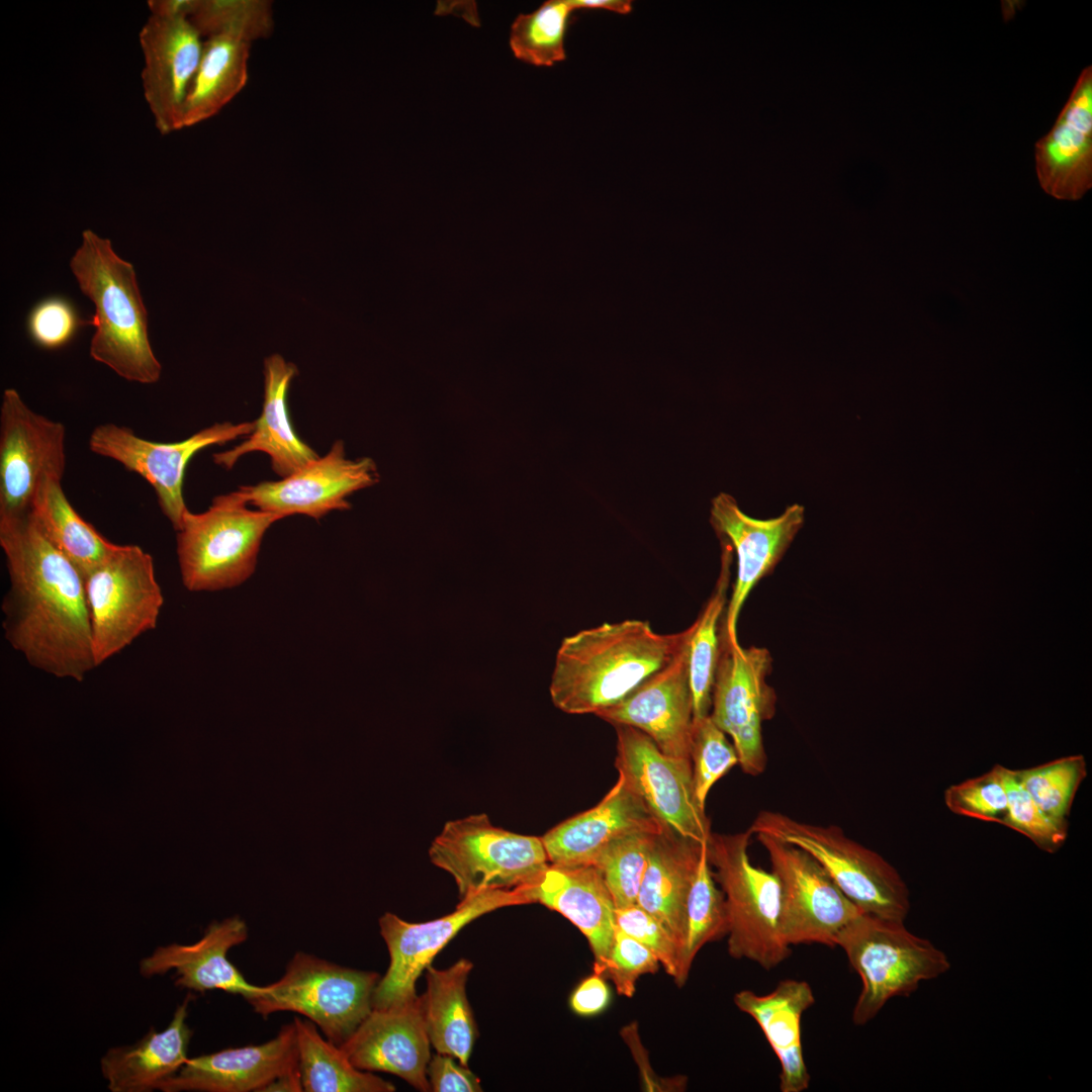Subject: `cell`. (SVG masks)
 Returning <instances> with one entry per match:
<instances>
[{
    "label": "cell",
    "mask_w": 1092,
    "mask_h": 1092,
    "mask_svg": "<svg viewBox=\"0 0 1092 1092\" xmlns=\"http://www.w3.org/2000/svg\"><path fill=\"white\" fill-rule=\"evenodd\" d=\"M615 919L617 927L646 946L680 987L679 946L667 930L637 904L616 908Z\"/></svg>",
    "instance_id": "f6af8a7d"
},
{
    "label": "cell",
    "mask_w": 1092,
    "mask_h": 1092,
    "mask_svg": "<svg viewBox=\"0 0 1092 1092\" xmlns=\"http://www.w3.org/2000/svg\"><path fill=\"white\" fill-rule=\"evenodd\" d=\"M752 833H711L708 860L727 911V950L771 970L789 959L791 946L780 929L781 887L777 876L754 866L748 854Z\"/></svg>",
    "instance_id": "5b68a950"
},
{
    "label": "cell",
    "mask_w": 1092,
    "mask_h": 1092,
    "mask_svg": "<svg viewBox=\"0 0 1092 1092\" xmlns=\"http://www.w3.org/2000/svg\"><path fill=\"white\" fill-rule=\"evenodd\" d=\"M658 831L638 830L622 835L608 843L594 859L592 866L601 873L616 908L636 904L652 840Z\"/></svg>",
    "instance_id": "74e56055"
},
{
    "label": "cell",
    "mask_w": 1092,
    "mask_h": 1092,
    "mask_svg": "<svg viewBox=\"0 0 1092 1092\" xmlns=\"http://www.w3.org/2000/svg\"><path fill=\"white\" fill-rule=\"evenodd\" d=\"M430 1039L420 997L386 1008H372L340 1048L359 1070L396 1075L417 1090L430 1091L427 1068Z\"/></svg>",
    "instance_id": "44dd1931"
},
{
    "label": "cell",
    "mask_w": 1092,
    "mask_h": 1092,
    "mask_svg": "<svg viewBox=\"0 0 1092 1092\" xmlns=\"http://www.w3.org/2000/svg\"><path fill=\"white\" fill-rule=\"evenodd\" d=\"M771 665L766 648H745L721 633L709 715L731 738L739 765L750 776L762 774L767 761L762 725L774 717L777 704L776 693L766 682Z\"/></svg>",
    "instance_id": "8fae6325"
},
{
    "label": "cell",
    "mask_w": 1092,
    "mask_h": 1092,
    "mask_svg": "<svg viewBox=\"0 0 1092 1092\" xmlns=\"http://www.w3.org/2000/svg\"><path fill=\"white\" fill-rule=\"evenodd\" d=\"M297 1069L296 1029L291 1022L264 1043L188 1059L157 1089L163 1092H262L277 1078Z\"/></svg>",
    "instance_id": "7402d4cb"
},
{
    "label": "cell",
    "mask_w": 1092,
    "mask_h": 1092,
    "mask_svg": "<svg viewBox=\"0 0 1092 1092\" xmlns=\"http://www.w3.org/2000/svg\"><path fill=\"white\" fill-rule=\"evenodd\" d=\"M690 759L695 795L700 806L706 809L707 797L712 787L733 766L739 764L733 743L713 722L710 715L694 719Z\"/></svg>",
    "instance_id": "60d3db41"
},
{
    "label": "cell",
    "mask_w": 1092,
    "mask_h": 1092,
    "mask_svg": "<svg viewBox=\"0 0 1092 1092\" xmlns=\"http://www.w3.org/2000/svg\"><path fill=\"white\" fill-rule=\"evenodd\" d=\"M96 666L157 627L164 597L150 553L116 544L84 576Z\"/></svg>",
    "instance_id": "30bf717a"
},
{
    "label": "cell",
    "mask_w": 1092,
    "mask_h": 1092,
    "mask_svg": "<svg viewBox=\"0 0 1092 1092\" xmlns=\"http://www.w3.org/2000/svg\"><path fill=\"white\" fill-rule=\"evenodd\" d=\"M248 505L238 489L216 495L205 512L187 511L176 541L181 579L188 590L235 587L254 573L265 533L282 518Z\"/></svg>",
    "instance_id": "8992f818"
},
{
    "label": "cell",
    "mask_w": 1092,
    "mask_h": 1092,
    "mask_svg": "<svg viewBox=\"0 0 1092 1092\" xmlns=\"http://www.w3.org/2000/svg\"><path fill=\"white\" fill-rule=\"evenodd\" d=\"M197 0H149L151 14L188 18L196 7Z\"/></svg>",
    "instance_id": "681fc988"
},
{
    "label": "cell",
    "mask_w": 1092,
    "mask_h": 1092,
    "mask_svg": "<svg viewBox=\"0 0 1092 1092\" xmlns=\"http://www.w3.org/2000/svg\"><path fill=\"white\" fill-rule=\"evenodd\" d=\"M427 1075L434 1092H480V1081L468 1066L450 1055L437 1053L428 1064Z\"/></svg>",
    "instance_id": "7dc6e473"
},
{
    "label": "cell",
    "mask_w": 1092,
    "mask_h": 1092,
    "mask_svg": "<svg viewBox=\"0 0 1092 1092\" xmlns=\"http://www.w3.org/2000/svg\"><path fill=\"white\" fill-rule=\"evenodd\" d=\"M1008 806L1002 825L1029 838L1038 848L1058 851L1068 836V824L1046 815L1018 783L1014 769L1005 767Z\"/></svg>",
    "instance_id": "7bdbcfd3"
},
{
    "label": "cell",
    "mask_w": 1092,
    "mask_h": 1092,
    "mask_svg": "<svg viewBox=\"0 0 1092 1092\" xmlns=\"http://www.w3.org/2000/svg\"><path fill=\"white\" fill-rule=\"evenodd\" d=\"M943 799L957 815L1002 825L1008 806L1005 766L996 764L984 775L949 786Z\"/></svg>",
    "instance_id": "b9f144b4"
},
{
    "label": "cell",
    "mask_w": 1092,
    "mask_h": 1092,
    "mask_svg": "<svg viewBox=\"0 0 1092 1092\" xmlns=\"http://www.w3.org/2000/svg\"><path fill=\"white\" fill-rule=\"evenodd\" d=\"M703 843L663 825L652 840L636 904L652 915L679 946L686 935V907Z\"/></svg>",
    "instance_id": "f1b7e54d"
},
{
    "label": "cell",
    "mask_w": 1092,
    "mask_h": 1092,
    "mask_svg": "<svg viewBox=\"0 0 1092 1092\" xmlns=\"http://www.w3.org/2000/svg\"><path fill=\"white\" fill-rule=\"evenodd\" d=\"M686 630L662 634L647 621L604 623L566 637L550 684L553 704L568 714H595L630 695L667 665L690 640Z\"/></svg>",
    "instance_id": "7a4b0ae2"
},
{
    "label": "cell",
    "mask_w": 1092,
    "mask_h": 1092,
    "mask_svg": "<svg viewBox=\"0 0 1092 1092\" xmlns=\"http://www.w3.org/2000/svg\"><path fill=\"white\" fill-rule=\"evenodd\" d=\"M275 1092V1091H288V1092H300L303 1091L299 1068L290 1073L282 1075L270 1084H268L262 1092Z\"/></svg>",
    "instance_id": "816d5d0a"
},
{
    "label": "cell",
    "mask_w": 1092,
    "mask_h": 1092,
    "mask_svg": "<svg viewBox=\"0 0 1092 1092\" xmlns=\"http://www.w3.org/2000/svg\"><path fill=\"white\" fill-rule=\"evenodd\" d=\"M0 546L9 577L5 639L34 668L82 680L97 667L82 573L31 514L0 520Z\"/></svg>",
    "instance_id": "6da1fadb"
},
{
    "label": "cell",
    "mask_w": 1092,
    "mask_h": 1092,
    "mask_svg": "<svg viewBox=\"0 0 1092 1092\" xmlns=\"http://www.w3.org/2000/svg\"><path fill=\"white\" fill-rule=\"evenodd\" d=\"M254 427L255 422L215 423L182 441L162 443L142 438L127 427L106 423L93 429L89 448L144 477L153 486L162 513L177 531L188 511L183 496L188 462L206 447L249 436Z\"/></svg>",
    "instance_id": "5bb4252c"
},
{
    "label": "cell",
    "mask_w": 1092,
    "mask_h": 1092,
    "mask_svg": "<svg viewBox=\"0 0 1092 1092\" xmlns=\"http://www.w3.org/2000/svg\"><path fill=\"white\" fill-rule=\"evenodd\" d=\"M429 857L452 876L460 901L491 890L524 895L550 864L541 837L494 826L484 813L446 822Z\"/></svg>",
    "instance_id": "ba28073f"
},
{
    "label": "cell",
    "mask_w": 1092,
    "mask_h": 1092,
    "mask_svg": "<svg viewBox=\"0 0 1092 1092\" xmlns=\"http://www.w3.org/2000/svg\"><path fill=\"white\" fill-rule=\"evenodd\" d=\"M201 37L185 17L151 14L140 31L144 96L162 134L182 128L185 102L203 53Z\"/></svg>",
    "instance_id": "ac0fdd59"
},
{
    "label": "cell",
    "mask_w": 1092,
    "mask_h": 1092,
    "mask_svg": "<svg viewBox=\"0 0 1092 1092\" xmlns=\"http://www.w3.org/2000/svg\"><path fill=\"white\" fill-rule=\"evenodd\" d=\"M1041 188L1078 200L1092 186V67L1080 73L1054 125L1034 146Z\"/></svg>",
    "instance_id": "603a6c76"
},
{
    "label": "cell",
    "mask_w": 1092,
    "mask_h": 1092,
    "mask_svg": "<svg viewBox=\"0 0 1092 1092\" xmlns=\"http://www.w3.org/2000/svg\"><path fill=\"white\" fill-rule=\"evenodd\" d=\"M614 727L619 776L661 823L686 838L707 842L711 824L695 795L691 759L663 753L636 728Z\"/></svg>",
    "instance_id": "2e32d148"
},
{
    "label": "cell",
    "mask_w": 1092,
    "mask_h": 1092,
    "mask_svg": "<svg viewBox=\"0 0 1092 1092\" xmlns=\"http://www.w3.org/2000/svg\"><path fill=\"white\" fill-rule=\"evenodd\" d=\"M1015 777L1051 818L1068 824L1076 793L1087 776V762L1081 754L1061 757L1033 767L1014 769Z\"/></svg>",
    "instance_id": "f35d334b"
},
{
    "label": "cell",
    "mask_w": 1092,
    "mask_h": 1092,
    "mask_svg": "<svg viewBox=\"0 0 1092 1092\" xmlns=\"http://www.w3.org/2000/svg\"><path fill=\"white\" fill-rule=\"evenodd\" d=\"M248 938V926L238 917L213 921L203 936L191 944L171 943L157 947L140 962L145 978L175 971V986L204 993L221 990L243 996L247 1001L259 996L263 986L249 983L229 961L228 951Z\"/></svg>",
    "instance_id": "cb8c5ba5"
},
{
    "label": "cell",
    "mask_w": 1092,
    "mask_h": 1092,
    "mask_svg": "<svg viewBox=\"0 0 1092 1092\" xmlns=\"http://www.w3.org/2000/svg\"><path fill=\"white\" fill-rule=\"evenodd\" d=\"M296 374V366L278 354L265 359L264 402L260 417L254 421V430L240 445L215 453V464L232 469L242 456L263 452L269 456L273 471L283 478L320 457L298 437L290 423L286 397Z\"/></svg>",
    "instance_id": "83f0119b"
},
{
    "label": "cell",
    "mask_w": 1092,
    "mask_h": 1092,
    "mask_svg": "<svg viewBox=\"0 0 1092 1092\" xmlns=\"http://www.w3.org/2000/svg\"><path fill=\"white\" fill-rule=\"evenodd\" d=\"M836 946L845 952L861 980L851 1020L862 1026L894 997H907L921 982L950 969L947 956L930 940L910 932L902 922L861 913L839 933Z\"/></svg>",
    "instance_id": "52a82bcc"
},
{
    "label": "cell",
    "mask_w": 1092,
    "mask_h": 1092,
    "mask_svg": "<svg viewBox=\"0 0 1092 1092\" xmlns=\"http://www.w3.org/2000/svg\"><path fill=\"white\" fill-rule=\"evenodd\" d=\"M524 895L528 904L540 903L580 930L594 954V972L602 975L614 940L616 906L598 869L550 863Z\"/></svg>",
    "instance_id": "484cf974"
},
{
    "label": "cell",
    "mask_w": 1092,
    "mask_h": 1092,
    "mask_svg": "<svg viewBox=\"0 0 1092 1092\" xmlns=\"http://www.w3.org/2000/svg\"><path fill=\"white\" fill-rule=\"evenodd\" d=\"M729 551L715 589L698 619L689 643V668L693 693L694 719L710 714L712 691L720 651L719 621L726 603L729 582Z\"/></svg>",
    "instance_id": "e575fe53"
},
{
    "label": "cell",
    "mask_w": 1092,
    "mask_h": 1092,
    "mask_svg": "<svg viewBox=\"0 0 1092 1092\" xmlns=\"http://www.w3.org/2000/svg\"><path fill=\"white\" fill-rule=\"evenodd\" d=\"M88 320L81 317L71 299L50 295L36 302L26 317V331L31 341L47 350L61 349L70 344Z\"/></svg>",
    "instance_id": "ee69618b"
},
{
    "label": "cell",
    "mask_w": 1092,
    "mask_h": 1092,
    "mask_svg": "<svg viewBox=\"0 0 1092 1092\" xmlns=\"http://www.w3.org/2000/svg\"><path fill=\"white\" fill-rule=\"evenodd\" d=\"M191 995L177 1006L167 1028L153 1027L134 1044L109 1049L100 1067L111 1092H149L188 1060L192 1030L186 1023Z\"/></svg>",
    "instance_id": "f546056e"
},
{
    "label": "cell",
    "mask_w": 1092,
    "mask_h": 1092,
    "mask_svg": "<svg viewBox=\"0 0 1092 1092\" xmlns=\"http://www.w3.org/2000/svg\"><path fill=\"white\" fill-rule=\"evenodd\" d=\"M574 10L602 9L619 14H629L633 10L630 0H569Z\"/></svg>",
    "instance_id": "f907efd6"
},
{
    "label": "cell",
    "mask_w": 1092,
    "mask_h": 1092,
    "mask_svg": "<svg viewBox=\"0 0 1092 1092\" xmlns=\"http://www.w3.org/2000/svg\"><path fill=\"white\" fill-rule=\"evenodd\" d=\"M726 934L725 899L714 879L708 860L707 842H704L687 900L686 935L680 951V986L687 982L694 960L701 948Z\"/></svg>",
    "instance_id": "d590c367"
},
{
    "label": "cell",
    "mask_w": 1092,
    "mask_h": 1092,
    "mask_svg": "<svg viewBox=\"0 0 1092 1092\" xmlns=\"http://www.w3.org/2000/svg\"><path fill=\"white\" fill-rule=\"evenodd\" d=\"M611 993L604 976L595 973L583 979L572 992L569 1005L574 1013L593 1016L604 1011L610 1002Z\"/></svg>",
    "instance_id": "c3c4849f"
},
{
    "label": "cell",
    "mask_w": 1092,
    "mask_h": 1092,
    "mask_svg": "<svg viewBox=\"0 0 1092 1092\" xmlns=\"http://www.w3.org/2000/svg\"><path fill=\"white\" fill-rule=\"evenodd\" d=\"M755 836L780 883V929L786 943L836 946L839 933L860 910L811 854L767 834Z\"/></svg>",
    "instance_id": "7c38bea8"
},
{
    "label": "cell",
    "mask_w": 1092,
    "mask_h": 1092,
    "mask_svg": "<svg viewBox=\"0 0 1092 1092\" xmlns=\"http://www.w3.org/2000/svg\"><path fill=\"white\" fill-rule=\"evenodd\" d=\"M65 439L61 422L32 411L16 389L4 390L0 407V520L29 515L41 483L63 478Z\"/></svg>",
    "instance_id": "4fadbf2b"
},
{
    "label": "cell",
    "mask_w": 1092,
    "mask_h": 1092,
    "mask_svg": "<svg viewBox=\"0 0 1092 1092\" xmlns=\"http://www.w3.org/2000/svg\"><path fill=\"white\" fill-rule=\"evenodd\" d=\"M189 20L201 36L226 33L249 42L269 36L274 25L267 0H197Z\"/></svg>",
    "instance_id": "ab89813d"
},
{
    "label": "cell",
    "mask_w": 1092,
    "mask_h": 1092,
    "mask_svg": "<svg viewBox=\"0 0 1092 1092\" xmlns=\"http://www.w3.org/2000/svg\"><path fill=\"white\" fill-rule=\"evenodd\" d=\"M378 478L373 460L348 458L344 443L337 441L325 456L292 474L277 481L242 485L239 490L248 504L282 519L300 514L318 520L332 511L350 509L347 497L375 484Z\"/></svg>",
    "instance_id": "e0dca14e"
},
{
    "label": "cell",
    "mask_w": 1092,
    "mask_h": 1092,
    "mask_svg": "<svg viewBox=\"0 0 1092 1092\" xmlns=\"http://www.w3.org/2000/svg\"><path fill=\"white\" fill-rule=\"evenodd\" d=\"M659 965L657 958L646 946L616 925L612 948L602 975L615 984L619 995L631 998L639 977L654 974Z\"/></svg>",
    "instance_id": "bcb514c9"
},
{
    "label": "cell",
    "mask_w": 1092,
    "mask_h": 1092,
    "mask_svg": "<svg viewBox=\"0 0 1092 1092\" xmlns=\"http://www.w3.org/2000/svg\"><path fill=\"white\" fill-rule=\"evenodd\" d=\"M47 537L75 564L83 577L97 566L115 543L84 520L67 498L62 479L43 481L31 512Z\"/></svg>",
    "instance_id": "d6a6232c"
},
{
    "label": "cell",
    "mask_w": 1092,
    "mask_h": 1092,
    "mask_svg": "<svg viewBox=\"0 0 1092 1092\" xmlns=\"http://www.w3.org/2000/svg\"><path fill=\"white\" fill-rule=\"evenodd\" d=\"M81 291L95 305L90 356L117 375L143 384L160 379L162 366L148 336V312L133 266L115 254L108 239L91 230L70 261Z\"/></svg>",
    "instance_id": "3957f363"
},
{
    "label": "cell",
    "mask_w": 1092,
    "mask_h": 1092,
    "mask_svg": "<svg viewBox=\"0 0 1092 1092\" xmlns=\"http://www.w3.org/2000/svg\"><path fill=\"white\" fill-rule=\"evenodd\" d=\"M752 834L763 833L811 854L840 891L860 910L904 923L910 911L909 889L898 871L878 852L845 835L836 825H818L776 811H761Z\"/></svg>",
    "instance_id": "277c9868"
},
{
    "label": "cell",
    "mask_w": 1092,
    "mask_h": 1092,
    "mask_svg": "<svg viewBox=\"0 0 1092 1092\" xmlns=\"http://www.w3.org/2000/svg\"><path fill=\"white\" fill-rule=\"evenodd\" d=\"M663 825L619 776L597 806L564 820L541 838L551 864H592L614 839L638 830L658 831Z\"/></svg>",
    "instance_id": "d4e9b609"
},
{
    "label": "cell",
    "mask_w": 1092,
    "mask_h": 1092,
    "mask_svg": "<svg viewBox=\"0 0 1092 1092\" xmlns=\"http://www.w3.org/2000/svg\"><path fill=\"white\" fill-rule=\"evenodd\" d=\"M298 1068L305 1092H393L394 1085L357 1069L342 1049L317 1031L310 1020L295 1017Z\"/></svg>",
    "instance_id": "836d02e7"
},
{
    "label": "cell",
    "mask_w": 1092,
    "mask_h": 1092,
    "mask_svg": "<svg viewBox=\"0 0 1092 1092\" xmlns=\"http://www.w3.org/2000/svg\"><path fill=\"white\" fill-rule=\"evenodd\" d=\"M573 11L569 0H548L532 12L519 14L510 31L514 56L537 67L564 61L565 35Z\"/></svg>",
    "instance_id": "8d00e7d4"
},
{
    "label": "cell",
    "mask_w": 1092,
    "mask_h": 1092,
    "mask_svg": "<svg viewBox=\"0 0 1092 1092\" xmlns=\"http://www.w3.org/2000/svg\"><path fill=\"white\" fill-rule=\"evenodd\" d=\"M736 1007L749 1015L762 1030L776 1054L781 1072V1092H803L811 1076L804 1059L801 1020L815 1003L814 992L806 981L785 979L766 994L741 990L733 998Z\"/></svg>",
    "instance_id": "4316f807"
},
{
    "label": "cell",
    "mask_w": 1092,
    "mask_h": 1092,
    "mask_svg": "<svg viewBox=\"0 0 1092 1092\" xmlns=\"http://www.w3.org/2000/svg\"><path fill=\"white\" fill-rule=\"evenodd\" d=\"M804 513L803 506L794 504L779 517L760 520L744 514L728 493L713 498L711 523L737 556V576L722 630L730 640H738L737 622L744 602L780 562L804 524Z\"/></svg>",
    "instance_id": "d6986e66"
},
{
    "label": "cell",
    "mask_w": 1092,
    "mask_h": 1092,
    "mask_svg": "<svg viewBox=\"0 0 1092 1092\" xmlns=\"http://www.w3.org/2000/svg\"><path fill=\"white\" fill-rule=\"evenodd\" d=\"M523 904L528 902L520 892L491 890L461 900L452 913L427 922H407L393 913H384L379 918V929L390 963L374 989L372 1008L417 1000L418 978L460 929L486 913Z\"/></svg>",
    "instance_id": "9a60e30c"
},
{
    "label": "cell",
    "mask_w": 1092,
    "mask_h": 1092,
    "mask_svg": "<svg viewBox=\"0 0 1092 1092\" xmlns=\"http://www.w3.org/2000/svg\"><path fill=\"white\" fill-rule=\"evenodd\" d=\"M250 48L251 42L234 34L207 37L185 102L182 128L215 115L241 92L248 80Z\"/></svg>",
    "instance_id": "1f68e13d"
},
{
    "label": "cell",
    "mask_w": 1092,
    "mask_h": 1092,
    "mask_svg": "<svg viewBox=\"0 0 1092 1092\" xmlns=\"http://www.w3.org/2000/svg\"><path fill=\"white\" fill-rule=\"evenodd\" d=\"M689 643L667 665L597 716L613 725L640 730L667 755L690 759L694 703Z\"/></svg>",
    "instance_id": "ffe728a7"
},
{
    "label": "cell",
    "mask_w": 1092,
    "mask_h": 1092,
    "mask_svg": "<svg viewBox=\"0 0 1092 1092\" xmlns=\"http://www.w3.org/2000/svg\"><path fill=\"white\" fill-rule=\"evenodd\" d=\"M379 979L375 972L342 967L298 951L284 975L263 986L262 993L248 1002L263 1017L279 1011L301 1014L340 1046L371 1012Z\"/></svg>",
    "instance_id": "9c48e42d"
},
{
    "label": "cell",
    "mask_w": 1092,
    "mask_h": 1092,
    "mask_svg": "<svg viewBox=\"0 0 1092 1092\" xmlns=\"http://www.w3.org/2000/svg\"><path fill=\"white\" fill-rule=\"evenodd\" d=\"M473 965L466 959L445 970L426 969V992L421 1008L431 1044L437 1053L450 1055L468 1066L477 1027L466 996V982Z\"/></svg>",
    "instance_id": "4dcf8cb0"
},
{
    "label": "cell",
    "mask_w": 1092,
    "mask_h": 1092,
    "mask_svg": "<svg viewBox=\"0 0 1092 1092\" xmlns=\"http://www.w3.org/2000/svg\"><path fill=\"white\" fill-rule=\"evenodd\" d=\"M1016 3H1017V1H1007L1006 8H1003L1004 19L1008 20L1010 17H1012L1014 15V12H1016V6L1021 5V4H1016Z\"/></svg>",
    "instance_id": "f5cc1de1"
}]
</instances>
